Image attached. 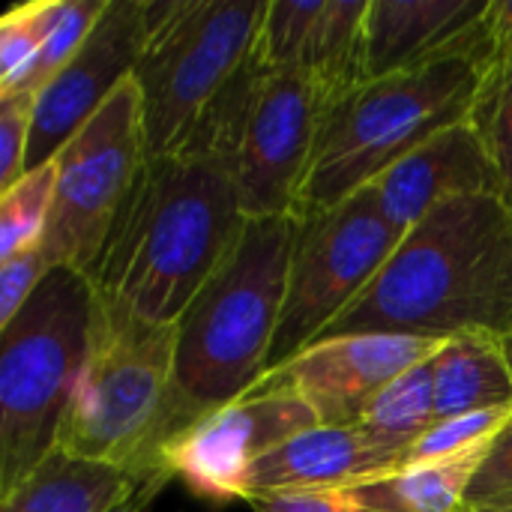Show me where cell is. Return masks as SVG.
I'll use <instances>...</instances> for the list:
<instances>
[{"mask_svg": "<svg viewBox=\"0 0 512 512\" xmlns=\"http://www.w3.org/2000/svg\"><path fill=\"white\" fill-rule=\"evenodd\" d=\"M246 225L219 159L147 156L87 279L135 315L177 324Z\"/></svg>", "mask_w": 512, "mask_h": 512, "instance_id": "1", "label": "cell"}, {"mask_svg": "<svg viewBox=\"0 0 512 512\" xmlns=\"http://www.w3.org/2000/svg\"><path fill=\"white\" fill-rule=\"evenodd\" d=\"M512 330V210L498 195L435 207L321 336L402 333L453 339ZM318 342V339H315Z\"/></svg>", "mask_w": 512, "mask_h": 512, "instance_id": "2", "label": "cell"}, {"mask_svg": "<svg viewBox=\"0 0 512 512\" xmlns=\"http://www.w3.org/2000/svg\"><path fill=\"white\" fill-rule=\"evenodd\" d=\"M174 354V324L147 321L93 288L90 342L54 450L162 489L159 456L186 429L174 405Z\"/></svg>", "mask_w": 512, "mask_h": 512, "instance_id": "3", "label": "cell"}, {"mask_svg": "<svg viewBox=\"0 0 512 512\" xmlns=\"http://www.w3.org/2000/svg\"><path fill=\"white\" fill-rule=\"evenodd\" d=\"M297 216L249 219L177 330L174 405L183 426L234 402L270 372Z\"/></svg>", "mask_w": 512, "mask_h": 512, "instance_id": "4", "label": "cell"}, {"mask_svg": "<svg viewBox=\"0 0 512 512\" xmlns=\"http://www.w3.org/2000/svg\"><path fill=\"white\" fill-rule=\"evenodd\" d=\"M135 63L147 156L195 153L258 57L267 0H144Z\"/></svg>", "mask_w": 512, "mask_h": 512, "instance_id": "5", "label": "cell"}, {"mask_svg": "<svg viewBox=\"0 0 512 512\" xmlns=\"http://www.w3.org/2000/svg\"><path fill=\"white\" fill-rule=\"evenodd\" d=\"M477 90L480 72L462 54L345 90L321 123L300 213L342 204L423 141L468 120Z\"/></svg>", "mask_w": 512, "mask_h": 512, "instance_id": "6", "label": "cell"}, {"mask_svg": "<svg viewBox=\"0 0 512 512\" xmlns=\"http://www.w3.org/2000/svg\"><path fill=\"white\" fill-rule=\"evenodd\" d=\"M93 321V282L51 267L21 312L0 327V498L57 447Z\"/></svg>", "mask_w": 512, "mask_h": 512, "instance_id": "7", "label": "cell"}, {"mask_svg": "<svg viewBox=\"0 0 512 512\" xmlns=\"http://www.w3.org/2000/svg\"><path fill=\"white\" fill-rule=\"evenodd\" d=\"M399 240L402 231L366 189L336 207L300 213L270 369L321 339L381 273Z\"/></svg>", "mask_w": 512, "mask_h": 512, "instance_id": "8", "label": "cell"}, {"mask_svg": "<svg viewBox=\"0 0 512 512\" xmlns=\"http://www.w3.org/2000/svg\"><path fill=\"white\" fill-rule=\"evenodd\" d=\"M144 159L141 99L129 78L54 156L57 192L39 246L48 267L90 276Z\"/></svg>", "mask_w": 512, "mask_h": 512, "instance_id": "9", "label": "cell"}, {"mask_svg": "<svg viewBox=\"0 0 512 512\" xmlns=\"http://www.w3.org/2000/svg\"><path fill=\"white\" fill-rule=\"evenodd\" d=\"M333 93L300 69H261L246 111L222 150L246 219L297 216Z\"/></svg>", "mask_w": 512, "mask_h": 512, "instance_id": "10", "label": "cell"}, {"mask_svg": "<svg viewBox=\"0 0 512 512\" xmlns=\"http://www.w3.org/2000/svg\"><path fill=\"white\" fill-rule=\"evenodd\" d=\"M312 426H321L312 405L267 372L243 396L171 438L159 456V471L210 504H234L243 501L249 468L267 450Z\"/></svg>", "mask_w": 512, "mask_h": 512, "instance_id": "11", "label": "cell"}, {"mask_svg": "<svg viewBox=\"0 0 512 512\" xmlns=\"http://www.w3.org/2000/svg\"><path fill=\"white\" fill-rule=\"evenodd\" d=\"M144 39V0H108L81 51L36 96L24 171L54 159L111 93L132 78Z\"/></svg>", "mask_w": 512, "mask_h": 512, "instance_id": "12", "label": "cell"}, {"mask_svg": "<svg viewBox=\"0 0 512 512\" xmlns=\"http://www.w3.org/2000/svg\"><path fill=\"white\" fill-rule=\"evenodd\" d=\"M444 342L402 333L330 336L306 345L270 375L294 387L324 426H342L354 423L396 378L429 363Z\"/></svg>", "mask_w": 512, "mask_h": 512, "instance_id": "13", "label": "cell"}, {"mask_svg": "<svg viewBox=\"0 0 512 512\" xmlns=\"http://www.w3.org/2000/svg\"><path fill=\"white\" fill-rule=\"evenodd\" d=\"M366 192L390 225L405 234L453 198H501V177L474 123L462 120L402 156L381 177H375Z\"/></svg>", "mask_w": 512, "mask_h": 512, "instance_id": "14", "label": "cell"}, {"mask_svg": "<svg viewBox=\"0 0 512 512\" xmlns=\"http://www.w3.org/2000/svg\"><path fill=\"white\" fill-rule=\"evenodd\" d=\"M366 12L369 0H267L258 60L309 72L339 99L363 84Z\"/></svg>", "mask_w": 512, "mask_h": 512, "instance_id": "15", "label": "cell"}, {"mask_svg": "<svg viewBox=\"0 0 512 512\" xmlns=\"http://www.w3.org/2000/svg\"><path fill=\"white\" fill-rule=\"evenodd\" d=\"M489 0H369L363 81L462 54Z\"/></svg>", "mask_w": 512, "mask_h": 512, "instance_id": "16", "label": "cell"}, {"mask_svg": "<svg viewBox=\"0 0 512 512\" xmlns=\"http://www.w3.org/2000/svg\"><path fill=\"white\" fill-rule=\"evenodd\" d=\"M393 468L366 444L354 423L312 426L267 450L246 474L243 504L258 492L354 489L387 480Z\"/></svg>", "mask_w": 512, "mask_h": 512, "instance_id": "17", "label": "cell"}, {"mask_svg": "<svg viewBox=\"0 0 512 512\" xmlns=\"http://www.w3.org/2000/svg\"><path fill=\"white\" fill-rule=\"evenodd\" d=\"M141 489L123 468L51 450L24 483L0 498V512H111Z\"/></svg>", "mask_w": 512, "mask_h": 512, "instance_id": "18", "label": "cell"}, {"mask_svg": "<svg viewBox=\"0 0 512 512\" xmlns=\"http://www.w3.org/2000/svg\"><path fill=\"white\" fill-rule=\"evenodd\" d=\"M435 420L512 408V372L501 336L462 333L432 357Z\"/></svg>", "mask_w": 512, "mask_h": 512, "instance_id": "19", "label": "cell"}, {"mask_svg": "<svg viewBox=\"0 0 512 512\" xmlns=\"http://www.w3.org/2000/svg\"><path fill=\"white\" fill-rule=\"evenodd\" d=\"M429 363L396 378L354 420L366 444L393 468V474L405 465V456L411 453V447L438 423L435 405H432V366Z\"/></svg>", "mask_w": 512, "mask_h": 512, "instance_id": "20", "label": "cell"}, {"mask_svg": "<svg viewBox=\"0 0 512 512\" xmlns=\"http://www.w3.org/2000/svg\"><path fill=\"white\" fill-rule=\"evenodd\" d=\"M486 450H474L453 459H435L405 465L387 480L354 486L372 507L384 512H465L468 489L486 459Z\"/></svg>", "mask_w": 512, "mask_h": 512, "instance_id": "21", "label": "cell"}, {"mask_svg": "<svg viewBox=\"0 0 512 512\" xmlns=\"http://www.w3.org/2000/svg\"><path fill=\"white\" fill-rule=\"evenodd\" d=\"M57 192V162L24 171L12 186L0 189V261L39 249Z\"/></svg>", "mask_w": 512, "mask_h": 512, "instance_id": "22", "label": "cell"}, {"mask_svg": "<svg viewBox=\"0 0 512 512\" xmlns=\"http://www.w3.org/2000/svg\"><path fill=\"white\" fill-rule=\"evenodd\" d=\"M468 120L498 168L501 201L512 210V54L495 57L480 69V90Z\"/></svg>", "mask_w": 512, "mask_h": 512, "instance_id": "23", "label": "cell"}, {"mask_svg": "<svg viewBox=\"0 0 512 512\" xmlns=\"http://www.w3.org/2000/svg\"><path fill=\"white\" fill-rule=\"evenodd\" d=\"M66 0L15 3L0 18V93L15 90L39 57Z\"/></svg>", "mask_w": 512, "mask_h": 512, "instance_id": "24", "label": "cell"}, {"mask_svg": "<svg viewBox=\"0 0 512 512\" xmlns=\"http://www.w3.org/2000/svg\"><path fill=\"white\" fill-rule=\"evenodd\" d=\"M108 0H66L63 12L54 24V30L48 33L39 57L33 60L30 72L24 75V81L9 90V93H30L39 96L42 87L81 51V45L87 42L90 30L96 27V21L102 18Z\"/></svg>", "mask_w": 512, "mask_h": 512, "instance_id": "25", "label": "cell"}, {"mask_svg": "<svg viewBox=\"0 0 512 512\" xmlns=\"http://www.w3.org/2000/svg\"><path fill=\"white\" fill-rule=\"evenodd\" d=\"M510 417L512 408H495V411H480V414H462V417L438 420L411 447V453L405 456V465L453 459V456H465V453H474V450H486L504 432Z\"/></svg>", "mask_w": 512, "mask_h": 512, "instance_id": "26", "label": "cell"}, {"mask_svg": "<svg viewBox=\"0 0 512 512\" xmlns=\"http://www.w3.org/2000/svg\"><path fill=\"white\" fill-rule=\"evenodd\" d=\"M36 96L0 93V189L12 186L24 174Z\"/></svg>", "mask_w": 512, "mask_h": 512, "instance_id": "27", "label": "cell"}, {"mask_svg": "<svg viewBox=\"0 0 512 512\" xmlns=\"http://www.w3.org/2000/svg\"><path fill=\"white\" fill-rule=\"evenodd\" d=\"M48 270L51 267L45 264L39 249L0 261V327H6L21 312Z\"/></svg>", "mask_w": 512, "mask_h": 512, "instance_id": "28", "label": "cell"}, {"mask_svg": "<svg viewBox=\"0 0 512 512\" xmlns=\"http://www.w3.org/2000/svg\"><path fill=\"white\" fill-rule=\"evenodd\" d=\"M507 495H512V417L504 426V432L492 441V447L468 489V510H480Z\"/></svg>", "mask_w": 512, "mask_h": 512, "instance_id": "29", "label": "cell"}, {"mask_svg": "<svg viewBox=\"0 0 512 512\" xmlns=\"http://www.w3.org/2000/svg\"><path fill=\"white\" fill-rule=\"evenodd\" d=\"M159 489H141L132 501H126V504H120L117 510H111V512H144L147 510V504L153 501V495H156Z\"/></svg>", "mask_w": 512, "mask_h": 512, "instance_id": "30", "label": "cell"}, {"mask_svg": "<svg viewBox=\"0 0 512 512\" xmlns=\"http://www.w3.org/2000/svg\"><path fill=\"white\" fill-rule=\"evenodd\" d=\"M465 512H512V495H507V498H498V501H492V504H486V507H480V510H465Z\"/></svg>", "mask_w": 512, "mask_h": 512, "instance_id": "31", "label": "cell"}, {"mask_svg": "<svg viewBox=\"0 0 512 512\" xmlns=\"http://www.w3.org/2000/svg\"><path fill=\"white\" fill-rule=\"evenodd\" d=\"M501 345H504V357H507V363H510V372H512V330L507 336H501Z\"/></svg>", "mask_w": 512, "mask_h": 512, "instance_id": "32", "label": "cell"}]
</instances>
